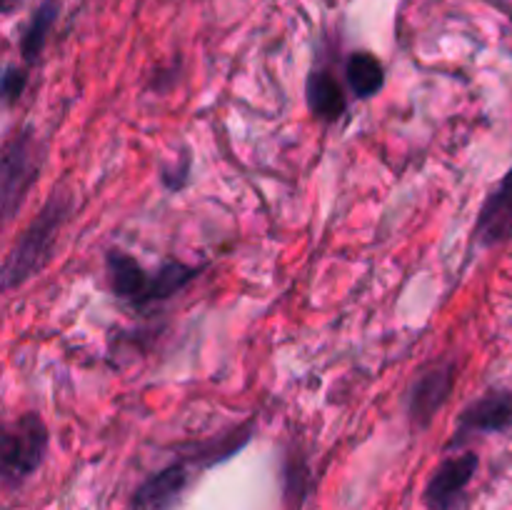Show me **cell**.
<instances>
[{
	"instance_id": "1",
	"label": "cell",
	"mask_w": 512,
	"mask_h": 510,
	"mask_svg": "<svg viewBox=\"0 0 512 510\" xmlns=\"http://www.w3.org/2000/svg\"><path fill=\"white\" fill-rule=\"evenodd\" d=\"M70 215V198L65 193H53L48 203L43 205L33 223L20 233L15 240L13 250L8 253L3 263V288L13 290L23 285L25 280L33 278L48 260L50 250H53L55 238L60 233V225L68 220Z\"/></svg>"
},
{
	"instance_id": "2",
	"label": "cell",
	"mask_w": 512,
	"mask_h": 510,
	"mask_svg": "<svg viewBox=\"0 0 512 510\" xmlns=\"http://www.w3.org/2000/svg\"><path fill=\"white\" fill-rule=\"evenodd\" d=\"M48 425L38 413H25L8 425L3 433L0 463L5 485H20L28 480L48 453Z\"/></svg>"
},
{
	"instance_id": "3",
	"label": "cell",
	"mask_w": 512,
	"mask_h": 510,
	"mask_svg": "<svg viewBox=\"0 0 512 510\" xmlns=\"http://www.w3.org/2000/svg\"><path fill=\"white\" fill-rule=\"evenodd\" d=\"M40 173V143L30 130H18L5 143L3 168H0V203H3V218L13 220L25 195L35 185Z\"/></svg>"
},
{
	"instance_id": "4",
	"label": "cell",
	"mask_w": 512,
	"mask_h": 510,
	"mask_svg": "<svg viewBox=\"0 0 512 510\" xmlns=\"http://www.w3.org/2000/svg\"><path fill=\"white\" fill-rule=\"evenodd\" d=\"M478 455L463 453L443 460L433 478L428 480L423 493V503L428 510H458L475 470H478Z\"/></svg>"
},
{
	"instance_id": "5",
	"label": "cell",
	"mask_w": 512,
	"mask_h": 510,
	"mask_svg": "<svg viewBox=\"0 0 512 510\" xmlns=\"http://www.w3.org/2000/svg\"><path fill=\"white\" fill-rule=\"evenodd\" d=\"M453 378L455 375L450 365H433L413 380L408 390V415L415 425L425 428V425L433 423V418L440 413L450 390H453Z\"/></svg>"
},
{
	"instance_id": "6",
	"label": "cell",
	"mask_w": 512,
	"mask_h": 510,
	"mask_svg": "<svg viewBox=\"0 0 512 510\" xmlns=\"http://www.w3.org/2000/svg\"><path fill=\"white\" fill-rule=\"evenodd\" d=\"M512 428V393L510 390H493L460 413L458 433L453 443L468 440L478 433H505Z\"/></svg>"
},
{
	"instance_id": "7",
	"label": "cell",
	"mask_w": 512,
	"mask_h": 510,
	"mask_svg": "<svg viewBox=\"0 0 512 510\" xmlns=\"http://www.w3.org/2000/svg\"><path fill=\"white\" fill-rule=\"evenodd\" d=\"M473 235L480 248H495L512 238V168L480 208Z\"/></svg>"
},
{
	"instance_id": "8",
	"label": "cell",
	"mask_w": 512,
	"mask_h": 510,
	"mask_svg": "<svg viewBox=\"0 0 512 510\" xmlns=\"http://www.w3.org/2000/svg\"><path fill=\"white\" fill-rule=\"evenodd\" d=\"M190 473L185 463H173L150 475L133 495V510H173L188 488Z\"/></svg>"
},
{
	"instance_id": "9",
	"label": "cell",
	"mask_w": 512,
	"mask_h": 510,
	"mask_svg": "<svg viewBox=\"0 0 512 510\" xmlns=\"http://www.w3.org/2000/svg\"><path fill=\"white\" fill-rule=\"evenodd\" d=\"M108 280L118 298L128 300L133 305H148L150 275L128 253L113 250L108 255Z\"/></svg>"
},
{
	"instance_id": "10",
	"label": "cell",
	"mask_w": 512,
	"mask_h": 510,
	"mask_svg": "<svg viewBox=\"0 0 512 510\" xmlns=\"http://www.w3.org/2000/svg\"><path fill=\"white\" fill-rule=\"evenodd\" d=\"M305 95H308V105L313 115L323 120H338L345 113L348 103H345V90L338 83L330 70H313L305 83Z\"/></svg>"
},
{
	"instance_id": "11",
	"label": "cell",
	"mask_w": 512,
	"mask_h": 510,
	"mask_svg": "<svg viewBox=\"0 0 512 510\" xmlns=\"http://www.w3.org/2000/svg\"><path fill=\"white\" fill-rule=\"evenodd\" d=\"M345 78L358 98H370L385 83V70L373 53H353L345 65Z\"/></svg>"
},
{
	"instance_id": "12",
	"label": "cell",
	"mask_w": 512,
	"mask_h": 510,
	"mask_svg": "<svg viewBox=\"0 0 512 510\" xmlns=\"http://www.w3.org/2000/svg\"><path fill=\"white\" fill-rule=\"evenodd\" d=\"M248 440H250V428H238L228 435H218V438L198 443L188 453V460H193V463L198 465H215L220 463V460L230 458L233 453H238Z\"/></svg>"
},
{
	"instance_id": "13",
	"label": "cell",
	"mask_w": 512,
	"mask_h": 510,
	"mask_svg": "<svg viewBox=\"0 0 512 510\" xmlns=\"http://www.w3.org/2000/svg\"><path fill=\"white\" fill-rule=\"evenodd\" d=\"M200 268H190L185 263H165L163 268L155 275H150V290H148V303H158V300H168L178 290H183Z\"/></svg>"
},
{
	"instance_id": "14",
	"label": "cell",
	"mask_w": 512,
	"mask_h": 510,
	"mask_svg": "<svg viewBox=\"0 0 512 510\" xmlns=\"http://www.w3.org/2000/svg\"><path fill=\"white\" fill-rule=\"evenodd\" d=\"M55 18H58V3H55V0H48L45 5H40V10L33 15L28 28H25L23 40H20V50H23V58L28 60V63H35L38 55L43 53L45 38H48Z\"/></svg>"
},
{
	"instance_id": "15",
	"label": "cell",
	"mask_w": 512,
	"mask_h": 510,
	"mask_svg": "<svg viewBox=\"0 0 512 510\" xmlns=\"http://www.w3.org/2000/svg\"><path fill=\"white\" fill-rule=\"evenodd\" d=\"M25 83H28V75H25V70L15 68V65H8V68H5V75H3V98H5V103L10 105L13 100H18L20 95H23Z\"/></svg>"
},
{
	"instance_id": "16",
	"label": "cell",
	"mask_w": 512,
	"mask_h": 510,
	"mask_svg": "<svg viewBox=\"0 0 512 510\" xmlns=\"http://www.w3.org/2000/svg\"><path fill=\"white\" fill-rule=\"evenodd\" d=\"M13 5H15V0H3V13H10V10H13Z\"/></svg>"
}]
</instances>
